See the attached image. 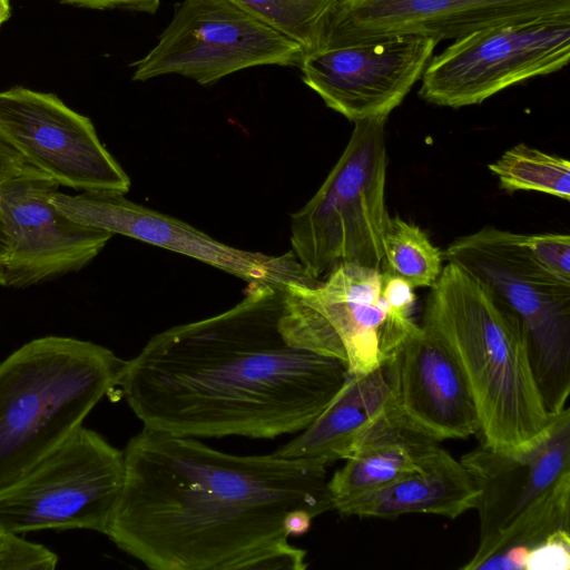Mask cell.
I'll list each match as a JSON object with an SVG mask.
<instances>
[{
	"label": "cell",
	"mask_w": 570,
	"mask_h": 570,
	"mask_svg": "<svg viewBox=\"0 0 570 570\" xmlns=\"http://www.w3.org/2000/svg\"><path fill=\"white\" fill-rule=\"evenodd\" d=\"M443 259V253L419 226L391 217L384 236V267L414 288H430L442 272Z\"/></svg>",
	"instance_id": "603a6c76"
},
{
	"label": "cell",
	"mask_w": 570,
	"mask_h": 570,
	"mask_svg": "<svg viewBox=\"0 0 570 570\" xmlns=\"http://www.w3.org/2000/svg\"><path fill=\"white\" fill-rule=\"evenodd\" d=\"M570 478L501 532L469 570H524L530 551L558 530H570Z\"/></svg>",
	"instance_id": "44dd1931"
},
{
	"label": "cell",
	"mask_w": 570,
	"mask_h": 570,
	"mask_svg": "<svg viewBox=\"0 0 570 570\" xmlns=\"http://www.w3.org/2000/svg\"><path fill=\"white\" fill-rule=\"evenodd\" d=\"M421 325L460 366L483 445L514 452L546 431L552 415L532 373L523 325L481 282L448 262L430 287Z\"/></svg>",
	"instance_id": "3957f363"
},
{
	"label": "cell",
	"mask_w": 570,
	"mask_h": 570,
	"mask_svg": "<svg viewBox=\"0 0 570 570\" xmlns=\"http://www.w3.org/2000/svg\"><path fill=\"white\" fill-rule=\"evenodd\" d=\"M556 20H570V0H341L318 39L353 43L421 36L440 42L497 26Z\"/></svg>",
	"instance_id": "9a60e30c"
},
{
	"label": "cell",
	"mask_w": 570,
	"mask_h": 570,
	"mask_svg": "<svg viewBox=\"0 0 570 570\" xmlns=\"http://www.w3.org/2000/svg\"><path fill=\"white\" fill-rule=\"evenodd\" d=\"M443 256L519 317L544 406L551 415L563 410L570 393V283L534 258L523 234L492 226L454 239Z\"/></svg>",
	"instance_id": "8992f818"
},
{
	"label": "cell",
	"mask_w": 570,
	"mask_h": 570,
	"mask_svg": "<svg viewBox=\"0 0 570 570\" xmlns=\"http://www.w3.org/2000/svg\"><path fill=\"white\" fill-rule=\"evenodd\" d=\"M58 561V556L47 547L1 531L0 570H53Z\"/></svg>",
	"instance_id": "d4e9b609"
},
{
	"label": "cell",
	"mask_w": 570,
	"mask_h": 570,
	"mask_svg": "<svg viewBox=\"0 0 570 570\" xmlns=\"http://www.w3.org/2000/svg\"><path fill=\"white\" fill-rule=\"evenodd\" d=\"M59 187L28 164L0 185V213L9 248L4 287L26 288L76 273L114 236L60 213L51 203Z\"/></svg>",
	"instance_id": "4fadbf2b"
},
{
	"label": "cell",
	"mask_w": 570,
	"mask_h": 570,
	"mask_svg": "<svg viewBox=\"0 0 570 570\" xmlns=\"http://www.w3.org/2000/svg\"><path fill=\"white\" fill-rule=\"evenodd\" d=\"M124 451L125 478L105 534L155 570H243L288 540L292 521L333 509L326 466L237 455L144 428Z\"/></svg>",
	"instance_id": "7a4b0ae2"
},
{
	"label": "cell",
	"mask_w": 570,
	"mask_h": 570,
	"mask_svg": "<svg viewBox=\"0 0 570 570\" xmlns=\"http://www.w3.org/2000/svg\"><path fill=\"white\" fill-rule=\"evenodd\" d=\"M301 43L229 0H184L132 79L178 75L199 85L257 66H298Z\"/></svg>",
	"instance_id": "9c48e42d"
},
{
	"label": "cell",
	"mask_w": 570,
	"mask_h": 570,
	"mask_svg": "<svg viewBox=\"0 0 570 570\" xmlns=\"http://www.w3.org/2000/svg\"><path fill=\"white\" fill-rule=\"evenodd\" d=\"M523 239L534 258L548 272L570 283V236L568 234H523Z\"/></svg>",
	"instance_id": "484cf974"
},
{
	"label": "cell",
	"mask_w": 570,
	"mask_h": 570,
	"mask_svg": "<svg viewBox=\"0 0 570 570\" xmlns=\"http://www.w3.org/2000/svg\"><path fill=\"white\" fill-rule=\"evenodd\" d=\"M570 568V530H558L534 547L524 570H568Z\"/></svg>",
	"instance_id": "4316f807"
},
{
	"label": "cell",
	"mask_w": 570,
	"mask_h": 570,
	"mask_svg": "<svg viewBox=\"0 0 570 570\" xmlns=\"http://www.w3.org/2000/svg\"><path fill=\"white\" fill-rule=\"evenodd\" d=\"M10 0H0V28L10 18Z\"/></svg>",
	"instance_id": "d6a6232c"
},
{
	"label": "cell",
	"mask_w": 570,
	"mask_h": 570,
	"mask_svg": "<svg viewBox=\"0 0 570 570\" xmlns=\"http://www.w3.org/2000/svg\"><path fill=\"white\" fill-rule=\"evenodd\" d=\"M125 362L102 345L48 335L0 363V488L82 426L118 385Z\"/></svg>",
	"instance_id": "277c9868"
},
{
	"label": "cell",
	"mask_w": 570,
	"mask_h": 570,
	"mask_svg": "<svg viewBox=\"0 0 570 570\" xmlns=\"http://www.w3.org/2000/svg\"><path fill=\"white\" fill-rule=\"evenodd\" d=\"M569 58L570 20L485 28L431 58L419 95L442 107L478 105L511 86L562 69Z\"/></svg>",
	"instance_id": "30bf717a"
},
{
	"label": "cell",
	"mask_w": 570,
	"mask_h": 570,
	"mask_svg": "<svg viewBox=\"0 0 570 570\" xmlns=\"http://www.w3.org/2000/svg\"><path fill=\"white\" fill-rule=\"evenodd\" d=\"M124 478V451L82 425L0 488V531L83 529L105 534Z\"/></svg>",
	"instance_id": "ba28073f"
},
{
	"label": "cell",
	"mask_w": 570,
	"mask_h": 570,
	"mask_svg": "<svg viewBox=\"0 0 570 570\" xmlns=\"http://www.w3.org/2000/svg\"><path fill=\"white\" fill-rule=\"evenodd\" d=\"M9 255L8 242L3 229L1 213H0V286H3V275Z\"/></svg>",
	"instance_id": "1f68e13d"
},
{
	"label": "cell",
	"mask_w": 570,
	"mask_h": 570,
	"mask_svg": "<svg viewBox=\"0 0 570 570\" xmlns=\"http://www.w3.org/2000/svg\"><path fill=\"white\" fill-rule=\"evenodd\" d=\"M386 120L355 121L322 186L291 216L292 252L313 281L341 264L382 268L391 219L385 203Z\"/></svg>",
	"instance_id": "5b68a950"
},
{
	"label": "cell",
	"mask_w": 570,
	"mask_h": 570,
	"mask_svg": "<svg viewBox=\"0 0 570 570\" xmlns=\"http://www.w3.org/2000/svg\"><path fill=\"white\" fill-rule=\"evenodd\" d=\"M302 45L318 39L341 0H229Z\"/></svg>",
	"instance_id": "cb8c5ba5"
},
{
	"label": "cell",
	"mask_w": 570,
	"mask_h": 570,
	"mask_svg": "<svg viewBox=\"0 0 570 570\" xmlns=\"http://www.w3.org/2000/svg\"><path fill=\"white\" fill-rule=\"evenodd\" d=\"M284 288L249 284L232 308L165 330L126 361L118 386L144 428L197 439L304 430L348 372L283 334Z\"/></svg>",
	"instance_id": "6da1fadb"
},
{
	"label": "cell",
	"mask_w": 570,
	"mask_h": 570,
	"mask_svg": "<svg viewBox=\"0 0 570 570\" xmlns=\"http://www.w3.org/2000/svg\"><path fill=\"white\" fill-rule=\"evenodd\" d=\"M460 461L479 490V544L462 567L469 570L501 532L570 478V410L553 414L546 431L525 448L505 453L481 443Z\"/></svg>",
	"instance_id": "2e32d148"
},
{
	"label": "cell",
	"mask_w": 570,
	"mask_h": 570,
	"mask_svg": "<svg viewBox=\"0 0 570 570\" xmlns=\"http://www.w3.org/2000/svg\"><path fill=\"white\" fill-rule=\"evenodd\" d=\"M0 135L59 186L126 194L130 179L87 116L57 95L17 86L0 90Z\"/></svg>",
	"instance_id": "8fae6325"
},
{
	"label": "cell",
	"mask_w": 570,
	"mask_h": 570,
	"mask_svg": "<svg viewBox=\"0 0 570 570\" xmlns=\"http://www.w3.org/2000/svg\"><path fill=\"white\" fill-rule=\"evenodd\" d=\"M306 551L282 541L266 549L264 552L252 558L244 566L243 570L250 569H287L304 570L307 568L305 561Z\"/></svg>",
	"instance_id": "83f0119b"
},
{
	"label": "cell",
	"mask_w": 570,
	"mask_h": 570,
	"mask_svg": "<svg viewBox=\"0 0 570 570\" xmlns=\"http://www.w3.org/2000/svg\"><path fill=\"white\" fill-rule=\"evenodd\" d=\"M396 406L417 431L440 442L479 434L466 380L446 347L416 323L385 360Z\"/></svg>",
	"instance_id": "e0dca14e"
},
{
	"label": "cell",
	"mask_w": 570,
	"mask_h": 570,
	"mask_svg": "<svg viewBox=\"0 0 570 570\" xmlns=\"http://www.w3.org/2000/svg\"><path fill=\"white\" fill-rule=\"evenodd\" d=\"M488 167L508 193L538 191L570 199V163L560 156L518 144Z\"/></svg>",
	"instance_id": "7402d4cb"
},
{
	"label": "cell",
	"mask_w": 570,
	"mask_h": 570,
	"mask_svg": "<svg viewBox=\"0 0 570 570\" xmlns=\"http://www.w3.org/2000/svg\"><path fill=\"white\" fill-rule=\"evenodd\" d=\"M436 443L414 429L397 409L381 417L364 435L327 487L333 504L341 505L413 471Z\"/></svg>",
	"instance_id": "ffe728a7"
},
{
	"label": "cell",
	"mask_w": 570,
	"mask_h": 570,
	"mask_svg": "<svg viewBox=\"0 0 570 570\" xmlns=\"http://www.w3.org/2000/svg\"><path fill=\"white\" fill-rule=\"evenodd\" d=\"M397 409L390 367L383 361L363 374H348L323 411L274 455L309 460L327 468L346 460L367 431Z\"/></svg>",
	"instance_id": "ac0fdd59"
},
{
	"label": "cell",
	"mask_w": 570,
	"mask_h": 570,
	"mask_svg": "<svg viewBox=\"0 0 570 570\" xmlns=\"http://www.w3.org/2000/svg\"><path fill=\"white\" fill-rule=\"evenodd\" d=\"M478 497V487L464 464L436 443L413 471L341 505L337 511L360 518L430 513L455 519L474 509Z\"/></svg>",
	"instance_id": "d6986e66"
},
{
	"label": "cell",
	"mask_w": 570,
	"mask_h": 570,
	"mask_svg": "<svg viewBox=\"0 0 570 570\" xmlns=\"http://www.w3.org/2000/svg\"><path fill=\"white\" fill-rule=\"evenodd\" d=\"M53 206L71 220L181 254L249 284H314L292 250L272 256L226 245L183 220L136 204L118 191H56Z\"/></svg>",
	"instance_id": "5bb4252c"
},
{
	"label": "cell",
	"mask_w": 570,
	"mask_h": 570,
	"mask_svg": "<svg viewBox=\"0 0 570 570\" xmlns=\"http://www.w3.org/2000/svg\"><path fill=\"white\" fill-rule=\"evenodd\" d=\"M381 293L389 307L400 316L412 317L414 287L382 265Z\"/></svg>",
	"instance_id": "f1b7e54d"
},
{
	"label": "cell",
	"mask_w": 570,
	"mask_h": 570,
	"mask_svg": "<svg viewBox=\"0 0 570 570\" xmlns=\"http://www.w3.org/2000/svg\"><path fill=\"white\" fill-rule=\"evenodd\" d=\"M27 163L0 135V185L17 175Z\"/></svg>",
	"instance_id": "4dcf8cb0"
},
{
	"label": "cell",
	"mask_w": 570,
	"mask_h": 570,
	"mask_svg": "<svg viewBox=\"0 0 570 570\" xmlns=\"http://www.w3.org/2000/svg\"><path fill=\"white\" fill-rule=\"evenodd\" d=\"M381 285L382 268L355 264L337 265L312 285L288 284L281 331L297 346L344 362L348 374L367 373L415 324L389 307Z\"/></svg>",
	"instance_id": "52a82bcc"
},
{
	"label": "cell",
	"mask_w": 570,
	"mask_h": 570,
	"mask_svg": "<svg viewBox=\"0 0 570 570\" xmlns=\"http://www.w3.org/2000/svg\"><path fill=\"white\" fill-rule=\"evenodd\" d=\"M62 2L90 9H126L155 13L160 0H60Z\"/></svg>",
	"instance_id": "f546056e"
},
{
	"label": "cell",
	"mask_w": 570,
	"mask_h": 570,
	"mask_svg": "<svg viewBox=\"0 0 570 570\" xmlns=\"http://www.w3.org/2000/svg\"><path fill=\"white\" fill-rule=\"evenodd\" d=\"M0 534H1V531H0Z\"/></svg>",
	"instance_id": "836d02e7"
},
{
	"label": "cell",
	"mask_w": 570,
	"mask_h": 570,
	"mask_svg": "<svg viewBox=\"0 0 570 570\" xmlns=\"http://www.w3.org/2000/svg\"><path fill=\"white\" fill-rule=\"evenodd\" d=\"M436 42L421 36L316 40L298 63L304 83L350 121L387 116L421 79Z\"/></svg>",
	"instance_id": "7c38bea8"
}]
</instances>
